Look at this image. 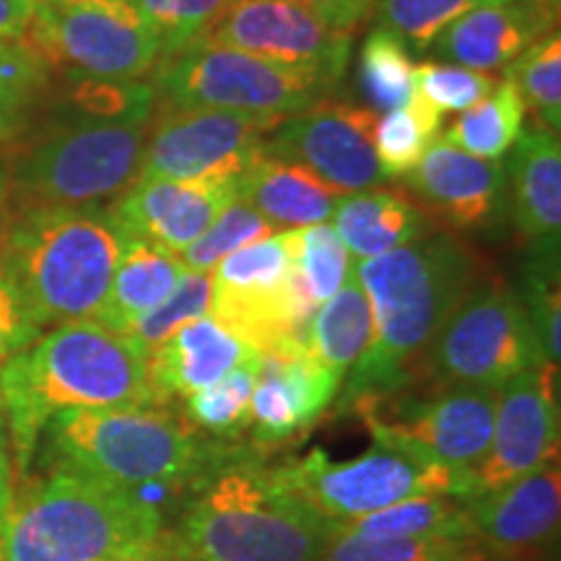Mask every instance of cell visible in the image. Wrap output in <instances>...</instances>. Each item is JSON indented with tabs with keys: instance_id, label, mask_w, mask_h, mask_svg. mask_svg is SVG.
Wrapping results in <instances>:
<instances>
[{
	"instance_id": "1",
	"label": "cell",
	"mask_w": 561,
	"mask_h": 561,
	"mask_svg": "<svg viewBox=\"0 0 561 561\" xmlns=\"http://www.w3.org/2000/svg\"><path fill=\"white\" fill-rule=\"evenodd\" d=\"M371 305L369 348L348 371L343 401L403 390L426 369V354L460 301L486 276V263L453 231H432L385 255L354 263Z\"/></svg>"
},
{
	"instance_id": "2",
	"label": "cell",
	"mask_w": 561,
	"mask_h": 561,
	"mask_svg": "<svg viewBox=\"0 0 561 561\" xmlns=\"http://www.w3.org/2000/svg\"><path fill=\"white\" fill-rule=\"evenodd\" d=\"M0 403L24 473L55 413L157 405L159 398L149 377V356L138 343L100 320H70L0 364Z\"/></svg>"
},
{
	"instance_id": "3",
	"label": "cell",
	"mask_w": 561,
	"mask_h": 561,
	"mask_svg": "<svg viewBox=\"0 0 561 561\" xmlns=\"http://www.w3.org/2000/svg\"><path fill=\"white\" fill-rule=\"evenodd\" d=\"M125 242L102 206H19L0 221V263L39 331L96 320Z\"/></svg>"
},
{
	"instance_id": "4",
	"label": "cell",
	"mask_w": 561,
	"mask_h": 561,
	"mask_svg": "<svg viewBox=\"0 0 561 561\" xmlns=\"http://www.w3.org/2000/svg\"><path fill=\"white\" fill-rule=\"evenodd\" d=\"M164 538L174 561H318L331 523L278 479L276 468L221 460Z\"/></svg>"
},
{
	"instance_id": "5",
	"label": "cell",
	"mask_w": 561,
	"mask_h": 561,
	"mask_svg": "<svg viewBox=\"0 0 561 561\" xmlns=\"http://www.w3.org/2000/svg\"><path fill=\"white\" fill-rule=\"evenodd\" d=\"M45 455L53 468H68L140 500L167 496L203 481L219 466L221 447L203 442L187 419L161 405H107L55 413L45 430ZM159 510V507H157Z\"/></svg>"
},
{
	"instance_id": "6",
	"label": "cell",
	"mask_w": 561,
	"mask_h": 561,
	"mask_svg": "<svg viewBox=\"0 0 561 561\" xmlns=\"http://www.w3.org/2000/svg\"><path fill=\"white\" fill-rule=\"evenodd\" d=\"M164 536L161 510L68 468L13 496L5 561H121Z\"/></svg>"
},
{
	"instance_id": "7",
	"label": "cell",
	"mask_w": 561,
	"mask_h": 561,
	"mask_svg": "<svg viewBox=\"0 0 561 561\" xmlns=\"http://www.w3.org/2000/svg\"><path fill=\"white\" fill-rule=\"evenodd\" d=\"M151 117L62 125L9 172L19 206H102L140 178Z\"/></svg>"
},
{
	"instance_id": "8",
	"label": "cell",
	"mask_w": 561,
	"mask_h": 561,
	"mask_svg": "<svg viewBox=\"0 0 561 561\" xmlns=\"http://www.w3.org/2000/svg\"><path fill=\"white\" fill-rule=\"evenodd\" d=\"M276 473L328 523L356 520L413 496H473V471L421 460L380 442L343 462L312 450L307 458L276 468Z\"/></svg>"
},
{
	"instance_id": "9",
	"label": "cell",
	"mask_w": 561,
	"mask_h": 561,
	"mask_svg": "<svg viewBox=\"0 0 561 561\" xmlns=\"http://www.w3.org/2000/svg\"><path fill=\"white\" fill-rule=\"evenodd\" d=\"M159 104L289 117L320 100L331 87L299 70L210 42H193L151 70Z\"/></svg>"
},
{
	"instance_id": "10",
	"label": "cell",
	"mask_w": 561,
	"mask_h": 561,
	"mask_svg": "<svg viewBox=\"0 0 561 561\" xmlns=\"http://www.w3.org/2000/svg\"><path fill=\"white\" fill-rule=\"evenodd\" d=\"M543 362L520 294L486 273L445 322L426 364L439 388L500 390Z\"/></svg>"
},
{
	"instance_id": "11",
	"label": "cell",
	"mask_w": 561,
	"mask_h": 561,
	"mask_svg": "<svg viewBox=\"0 0 561 561\" xmlns=\"http://www.w3.org/2000/svg\"><path fill=\"white\" fill-rule=\"evenodd\" d=\"M299 229L244 244L210 271V305L221 325L261 354L305 348L312 310L294 280Z\"/></svg>"
},
{
	"instance_id": "12",
	"label": "cell",
	"mask_w": 561,
	"mask_h": 561,
	"mask_svg": "<svg viewBox=\"0 0 561 561\" xmlns=\"http://www.w3.org/2000/svg\"><path fill=\"white\" fill-rule=\"evenodd\" d=\"M24 45L47 66L91 79L138 81L159 66L161 47L133 5L37 3Z\"/></svg>"
},
{
	"instance_id": "13",
	"label": "cell",
	"mask_w": 561,
	"mask_h": 561,
	"mask_svg": "<svg viewBox=\"0 0 561 561\" xmlns=\"http://www.w3.org/2000/svg\"><path fill=\"white\" fill-rule=\"evenodd\" d=\"M280 121L284 117L161 104L151 115L140 178H240Z\"/></svg>"
},
{
	"instance_id": "14",
	"label": "cell",
	"mask_w": 561,
	"mask_h": 561,
	"mask_svg": "<svg viewBox=\"0 0 561 561\" xmlns=\"http://www.w3.org/2000/svg\"><path fill=\"white\" fill-rule=\"evenodd\" d=\"M203 42L265 58L335 87L354 34L339 32L294 0H234Z\"/></svg>"
},
{
	"instance_id": "15",
	"label": "cell",
	"mask_w": 561,
	"mask_h": 561,
	"mask_svg": "<svg viewBox=\"0 0 561 561\" xmlns=\"http://www.w3.org/2000/svg\"><path fill=\"white\" fill-rule=\"evenodd\" d=\"M496 390L439 388L434 396L398 405L392 416L364 413L371 437L421 460L476 471L494 432Z\"/></svg>"
},
{
	"instance_id": "16",
	"label": "cell",
	"mask_w": 561,
	"mask_h": 561,
	"mask_svg": "<svg viewBox=\"0 0 561 561\" xmlns=\"http://www.w3.org/2000/svg\"><path fill=\"white\" fill-rule=\"evenodd\" d=\"M375 123L369 107L320 100L284 117L263 138V151L305 167L343 195L371 191L385 180L371 149Z\"/></svg>"
},
{
	"instance_id": "17",
	"label": "cell",
	"mask_w": 561,
	"mask_h": 561,
	"mask_svg": "<svg viewBox=\"0 0 561 561\" xmlns=\"http://www.w3.org/2000/svg\"><path fill=\"white\" fill-rule=\"evenodd\" d=\"M559 364L543 362L496 390L494 432L486 458L473 471V496L559 460Z\"/></svg>"
},
{
	"instance_id": "18",
	"label": "cell",
	"mask_w": 561,
	"mask_h": 561,
	"mask_svg": "<svg viewBox=\"0 0 561 561\" xmlns=\"http://www.w3.org/2000/svg\"><path fill=\"white\" fill-rule=\"evenodd\" d=\"M237 180L234 174L201 180L138 178L110 214L130 240L180 255L237 201Z\"/></svg>"
},
{
	"instance_id": "19",
	"label": "cell",
	"mask_w": 561,
	"mask_h": 561,
	"mask_svg": "<svg viewBox=\"0 0 561 561\" xmlns=\"http://www.w3.org/2000/svg\"><path fill=\"white\" fill-rule=\"evenodd\" d=\"M468 502L476 541L486 557L500 561H530L549 551L561 525L559 460L541 471L504 483Z\"/></svg>"
},
{
	"instance_id": "20",
	"label": "cell",
	"mask_w": 561,
	"mask_h": 561,
	"mask_svg": "<svg viewBox=\"0 0 561 561\" xmlns=\"http://www.w3.org/2000/svg\"><path fill=\"white\" fill-rule=\"evenodd\" d=\"M502 161L476 159L437 136L405 174V185L434 219L453 229H486L507 201Z\"/></svg>"
},
{
	"instance_id": "21",
	"label": "cell",
	"mask_w": 561,
	"mask_h": 561,
	"mask_svg": "<svg viewBox=\"0 0 561 561\" xmlns=\"http://www.w3.org/2000/svg\"><path fill=\"white\" fill-rule=\"evenodd\" d=\"M341 380L307 354V348L268 351L261 356L250 398V424L261 445H280L312 426L335 401Z\"/></svg>"
},
{
	"instance_id": "22",
	"label": "cell",
	"mask_w": 561,
	"mask_h": 561,
	"mask_svg": "<svg viewBox=\"0 0 561 561\" xmlns=\"http://www.w3.org/2000/svg\"><path fill=\"white\" fill-rule=\"evenodd\" d=\"M255 351L214 314H203L178 328L149 356V377L159 403L167 398H193L227 371L252 359Z\"/></svg>"
},
{
	"instance_id": "23",
	"label": "cell",
	"mask_w": 561,
	"mask_h": 561,
	"mask_svg": "<svg viewBox=\"0 0 561 561\" xmlns=\"http://www.w3.org/2000/svg\"><path fill=\"white\" fill-rule=\"evenodd\" d=\"M557 32L525 0L473 9L437 34L430 50L453 66L494 73L507 70L533 42Z\"/></svg>"
},
{
	"instance_id": "24",
	"label": "cell",
	"mask_w": 561,
	"mask_h": 561,
	"mask_svg": "<svg viewBox=\"0 0 561 561\" xmlns=\"http://www.w3.org/2000/svg\"><path fill=\"white\" fill-rule=\"evenodd\" d=\"M237 198L248 203L276 231L328 224L343 193L305 167L261 149L237 180Z\"/></svg>"
},
{
	"instance_id": "25",
	"label": "cell",
	"mask_w": 561,
	"mask_h": 561,
	"mask_svg": "<svg viewBox=\"0 0 561 561\" xmlns=\"http://www.w3.org/2000/svg\"><path fill=\"white\" fill-rule=\"evenodd\" d=\"M507 203L525 240L559 237L561 229V144L543 125L523 128L512 146Z\"/></svg>"
},
{
	"instance_id": "26",
	"label": "cell",
	"mask_w": 561,
	"mask_h": 561,
	"mask_svg": "<svg viewBox=\"0 0 561 561\" xmlns=\"http://www.w3.org/2000/svg\"><path fill=\"white\" fill-rule=\"evenodd\" d=\"M335 234L346 244L351 261H369L432 234V219L401 191L348 193L333 210Z\"/></svg>"
},
{
	"instance_id": "27",
	"label": "cell",
	"mask_w": 561,
	"mask_h": 561,
	"mask_svg": "<svg viewBox=\"0 0 561 561\" xmlns=\"http://www.w3.org/2000/svg\"><path fill=\"white\" fill-rule=\"evenodd\" d=\"M185 273L187 268L178 255L128 237L121 263L112 276L110 294L96 320L112 331L125 333L133 320L144 318L146 312H151L170 297Z\"/></svg>"
},
{
	"instance_id": "28",
	"label": "cell",
	"mask_w": 561,
	"mask_h": 561,
	"mask_svg": "<svg viewBox=\"0 0 561 561\" xmlns=\"http://www.w3.org/2000/svg\"><path fill=\"white\" fill-rule=\"evenodd\" d=\"M371 333H375V320H371L369 297L356 273L351 271L346 284L314 310L305 348L335 380L343 382V377H348L354 364L369 348Z\"/></svg>"
},
{
	"instance_id": "29",
	"label": "cell",
	"mask_w": 561,
	"mask_h": 561,
	"mask_svg": "<svg viewBox=\"0 0 561 561\" xmlns=\"http://www.w3.org/2000/svg\"><path fill=\"white\" fill-rule=\"evenodd\" d=\"M331 533L362 538H476L460 496H413L356 520L331 523Z\"/></svg>"
},
{
	"instance_id": "30",
	"label": "cell",
	"mask_w": 561,
	"mask_h": 561,
	"mask_svg": "<svg viewBox=\"0 0 561 561\" xmlns=\"http://www.w3.org/2000/svg\"><path fill=\"white\" fill-rule=\"evenodd\" d=\"M525 102L515 81L507 73L496 81L494 91L462 110L442 138L450 140L455 149L471 153L476 159L500 161L525 128Z\"/></svg>"
},
{
	"instance_id": "31",
	"label": "cell",
	"mask_w": 561,
	"mask_h": 561,
	"mask_svg": "<svg viewBox=\"0 0 561 561\" xmlns=\"http://www.w3.org/2000/svg\"><path fill=\"white\" fill-rule=\"evenodd\" d=\"M442 128V115L413 91L403 107L382 112L371 130V149L385 178H405Z\"/></svg>"
},
{
	"instance_id": "32",
	"label": "cell",
	"mask_w": 561,
	"mask_h": 561,
	"mask_svg": "<svg viewBox=\"0 0 561 561\" xmlns=\"http://www.w3.org/2000/svg\"><path fill=\"white\" fill-rule=\"evenodd\" d=\"M318 561H489L476 538H362L331 533Z\"/></svg>"
},
{
	"instance_id": "33",
	"label": "cell",
	"mask_w": 561,
	"mask_h": 561,
	"mask_svg": "<svg viewBox=\"0 0 561 561\" xmlns=\"http://www.w3.org/2000/svg\"><path fill=\"white\" fill-rule=\"evenodd\" d=\"M50 83V66L24 42H0V144L19 138Z\"/></svg>"
},
{
	"instance_id": "34",
	"label": "cell",
	"mask_w": 561,
	"mask_h": 561,
	"mask_svg": "<svg viewBox=\"0 0 561 561\" xmlns=\"http://www.w3.org/2000/svg\"><path fill=\"white\" fill-rule=\"evenodd\" d=\"M413 60L405 42L382 26L367 34L359 55V89L371 112L403 107L413 96Z\"/></svg>"
},
{
	"instance_id": "35",
	"label": "cell",
	"mask_w": 561,
	"mask_h": 561,
	"mask_svg": "<svg viewBox=\"0 0 561 561\" xmlns=\"http://www.w3.org/2000/svg\"><path fill=\"white\" fill-rule=\"evenodd\" d=\"M561 273L559 237L538 240L523 271L520 301L533 322L543 356L551 364L561 359Z\"/></svg>"
},
{
	"instance_id": "36",
	"label": "cell",
	"mask_w": 561,
	"mask_h": 561,
	"mask_svg": "<svg viewBox=\"0 0 561 561\" xmlns=\"http://www.w3.org/2000/svg\"><path fill=\"white\" fill-rule=\"evenodd\" d=\"M354 271L346 244L335 234L331 224H314L299 229L297 257H294V280L305 305L314 312L346 284Z\"/></svg>"
},
{
	"instance_id": "37",
	"label": "cell",
	"mask_w": 561,
	"mask_h": 561,
	"mask_svg": "<svg viewBox=\"0 0 561 561\" xmlns=\"http://www.w3.org/2000/svg\"><path fill=\"white\" fill-rule=\"evenodd\" d=\"M261 356L263 354H255L240 367L227 371L219 382L187 398V421L201 432L216 434V437H231V434L248 430L250 398L255 390Z\"/></svg>"
},
{
	"instance_id": "38",
	"label": "cell",
	"mask_w": 561,
	"mask_h": 561,
	"mask_svg": "<svg viewBox=\"0 0 561 561\" xmlns=\"http://www.w3.org/2000/svg\"><path fill=\"white\" fill-rule=\"evenodd\" d=\"M517 91L525 110H533L538 125L553 133L561 130V37L559 30L546 34L504 70Z\"/></svg>"
},
{
	"instance_id": "39",
	"label": "cell",
	"mask_w": 561,
	"mask_h": 561,
	"mask_svg": "<svg viewBox=\"0 0 561 561\" xmlns=\"http://www.w3.org/2000/svg\"><path fill=\"white\" fill-rule=\"evenodd\" d=\"M507 0H375L369 16L375 24L398 34L413 50L426 53L439 32L473 9Z\"/></svg>"
},
{
	"instance_id": "40",
	"label": "cell",
	"mask_w": 561,
	"mask_h": 561,
	"mask_svg": "<svg viewBox=\"0 0 561 561\" xmlns=\"http://www.w3.org/2000/svg\"><path fill=\"white\" fill-rule=\"evenodd\" d=\"M159 42L161 58L201 42L234 0H130Z\"/></svg>"
},
{
	"instance_id": "41",
	"label": "cell",
	"mask_w": 561,
	"mask_h": 561,
	"mask_svg": "<svg viewBox=\"0 0 561 561\" xmlns=\"http://www.w3.org/2000/svg\"><path fill=\"white\" fill-rule=\"evenodd\" d=\"M273 231L276 229H273L255 208L237 198L231 201L229 206L216 216L214 224L203 231L198 240H195L191 248L182 250L178 257L187 271L210 273L224 257L231 255V252L244 248V244L263 240V237L273 234Z\"/></svg>"
},
{
	"instance_id": "42",
	"label": "cell",
	"mask_w": 561,
	"mask_h": 561,
	"mask_svg": "<svg viewBox=\"0 0 561 561\" xmlns=\"http://www.w3.org/2000/svg\"><path fill=\"white\" fill-rule=\"evenodd\" d=\"M210 305V273H193L187 271L174 291L161 301L159 307H153L151 312H146L144 318L133 320L125 335L133 343H138L146 351V356H151L161 343L195 318L208 314Z\"/></svg>"
},
{
	"instance_id": "43",
	"label": "cell",
	"mask_w": 561,
	"mask_h": 561,
	"mask_svg": "<svg viewBox=\"0 0 561 561\" xmlns=\"http://www.w3.org/2000/svg\"><path fill=\"white\" fill-rule=\"evenodd\" d=\"M494 87L496 79L491 73H479V70L453 66V62L424 60L413 68V91L439 115L473 107L476 102L489 96Z\"/></svg>"
},
{
	"instance_id": "44",
	"label": "cell",
	"mask_w": 561,
	"mask_h": 561,
	"mask_svg": "<svg viewBox=\"0 0 561 561\" xmlns=\"http://www.w3.org/2000/svg\"><path fill=\"white\" fill-rule=\"evenodd\" d=\"M39 333L42 331L24 310V301L13 286L9 271L0 263V362L30 346Z\"/></svg>"
},
{
	"instance_id": "45",
	"label": "cell",
	"mask_w": 561,
	"mask_h": 561,
	"mask_svg": "<svg viewBox=\"0 0 561 561\" xmlns=\"http://www.w3.org/2000/svg\"><path fill=\"white\" fill-rule=\"evenodd\" d=\"M339 32L354 34L369 19L375 0H294Z\"/></svg>"
},
{
	"instance_id": "46",
	"label": "cell",
	"mask_w": 561,
	"mask_h": 561,
	"mask_svg": "<svg viewBox=\"0 0 561 561\" xmlns=\"http://www.w3.org/2000/svg\"><path fill=\"white\" fill-rule=\"evenodd\" d=\"M39 0H0V42H24Z\"/></svg>"
},
{
	"instance_id": "47",
	"label": "cell",
	"mask_w": 561,
	"mask_h": 561,
	"mask_svg": "<svg viewBox=\"0 0 561 561\" xmlns=\"http://www.w3.org/2000/svg\"><path fill=\"white\" fill-rule=\"evenodd\" d=\"M13 510V481L0 479V561H5V541H9V523Z\"/></svg>"
},
{
	"instance_id": "48",
	"label": "cell",
	"mask_w": 561,
	"mask_h": 561,
	"mask_svg": "<svg viewBox=\"0 0 561 561\" xmlns=\"http://www.w3.org/2000/svg\"><path fill=\"white\" fill-rule=\"evenodd\" d=\"M11 476V437H9V421H5L3 403H0V479Z\"/></svg>"
},
{
	"instance_id": "49",
	"label": "cell",
	"mask_w": 561,
	"mask_h": 561,
	"mask_svg": "<svg viewBox=\"0 0 561 561\" xmlns=\"http://www.w3.org/2000/svg\"><path fill=\"white\" fill-rule=\"evenodd\" d=\"M533 11L541 16L546 24L559 30V13H561V0H525Z\"/></svg>"
},
{
	"instance_id": "50",
	"label": "cell",
	"mask_w": 561,
	"mask_h": 561,
	"mask_svg": "<svg viewBox=\"0 0 561 561\" xmlns=\"http://www.w3.org/2000/svg\"><path fill=\"white\" fill-rule=\"evenodd\" d=\"M121 561H174V557L170 553V549H167L164 536H161L157 546H151V549H146V551L133 553V557H125Z\"/></svg>"
},
{
	"instance_id": "51",
	"label": "cell",
	"mask_w": 561,
	"mask_h": 561,
	"mask_svg": "<svg viewBox=\"0 0 561 561\" xmlns=\"http://www.w3.org/2000/svg\"><path fill=\"white\" fill-rule=\"evenodd\" d=\"M55 5H133L130 0H42Z\"/></svg>"
},
{
	"instance_id": "52",
	"label": "cell",
	"mask_w": 561,
	"mask_h": 561,
	"mask_svg": "<svg viewBox=\"0 0 561 561\" xmlns=\"http://www.w3.org/2000/svg\"><path fill=\"white\" fill-rule=\"evenodd\" d=\"M5 201H9V170L0 164V221L5 216Z\"/></svg>"
}]
</instances>
